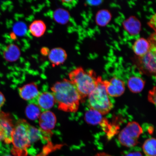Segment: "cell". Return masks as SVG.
I'll list each match as a JSON object with an SVG mask.
<instances>
[{
	"label": "cell",
	"instance_id": "obj_14",
	"mask_svg": "<svg viewBox=\"0 0 156 156\" xmlns=\"http://www.w3.org/2000/svg\"><path fill=\"white\" fill-rule=\"evenodd\" d=\"M124 28L129 34L135 36L139 34L141 28L140 21L134 16H131L123 23Z\"/></svg>",
	"mask_w": 156,
	"mask_h": 156
},
{
	"label": "cell",
	"instance_id": "obj_27",
	"mask_svg": "<svg viewBox=\"0 0 156 156\" xmlns=\"http://www.w3.org/2000/svg\"><path fill=\"white\" fill-rule=\"evenodd\" d=\"M87 2L88 3L91 5H96L100 4L102 1H88Z\"/></svg>",
	"mask_w": 156,
	"mask_h": 156
},
{
	"label": "cell",
	"instance_id": "obj_17",
	"mask_svg": "<svg viewBox=\"0 0 156 156\" xmlns=\"http://www.w3.org/2000/svg\"><path fill=\"white\" fill-rule=\"evenodd\" d=\"M145 83V81L141 78L133 76L128 79L127 85L131 92L138 93L141 92L143 90Z\"/></svg>",
	"mask_w": 156,
	"mask_h": 156
},
{
	"label": "cell",
	"instance_id": "obj_19",
	"mask_svg": "<svg viewBox=\"0 0 156 156\" xmlns=\"http://www.w3.org/2000/svg\"><path fill=\"white\" fill-rule=\"evenodd\" d=\"M112 17V14L110 12L106 9H102L97 13L95 21L99 26L104 27L110 22Z\"/></svg>",
	"mask_w": 156,
	"mask_h": 156
},
{
	"label": "cell",
	"instance_id": "obj_25",
	"mask_svg": "<svg viewBox=\"0 0 156 156\" xmlns=\"http://www.w3.org/2000/svg\"><path fill=\"white\" fill-rule=\"evenodd\" d=\"M125 156H143V155L141 152L136 151L129 153L126 154Z\"/></svg>",
	"mask_w": 156,
	"mask_h": 156
},
{
	"label": "cell",
	"instance_id": "obj_20",
	"mask_svg": "<svg viewBox=\"0 0 156 156\" xmlns=\"http://www.w3.org/2000/svg\"><path fill=\"white\" fill-rule=\"evenodd\" d=\"M144 153L147 156H156V140L151 138L146 140L142 146Z\"/></svg>",
	"mask_w": 156,
	"mask_h": 156
},
{
	"label": "cell",
	"instance_id": "obj_18",
	"mask_svg": "<svg viewBox=\"0 0 156 156\" xmlns=\"http://www.w3.org/2000/svg\"><path fill=\"white\" fill-rule=\"evenodd\" d=\"M103 115L97 111L90 108L85 115V120L87 124L92 125L101 124L104 120Z\"/></svg>",
	"mask_w": 156,
	"mask_h": 156
},
{
	"label": "cell",
	"instance_id": "obj_9",
	"mask_svg": "<svg viewBox=\"0 0 156 156\" xmlns=\"http://www.w3.org/2000/svg\"><path fill=\"white\" fill-rule=\"evenodd\" d=\"M104 83L107 94L111 97L121 96L125 91V83L116 77H113L109 81L104 80Z\"/></svg>",
	"mask_w": 156,
	"mask_h": 156
},
{
	"label": "cell",
	"instance_id": "obj_16",
	"mask_svg": "<svg viewBox=\"0 0 156 156\" xmlns=\"http://www.w3.org/2000/svg\"><path fill=\"white\" fill-rule=\"evenodd\" d=\"M46 30V25L44 21L39 20L33 21L29 26V32L36 38H40L43 36Z\"/></svg>",
	"mask_w": 156,
	"mask_h": 156
},
{
	"label": "cell",
	"instance_id": "obj_4",
	"mask_svg": "<svg viewBox=\"0 0 156 156\" xmlns=\"http://www.w3.org/2000/svg\"><path fill=\"white\" fill-rule=\"evenodd\" d=\"M108 95L104 80L101 77H97L95 88L88 96L90 108L97 111L102 115L108 114L113 107Z\"/></svg>",
	"mask_w": 156,
	"mask_h": 156
},
{
	"label": "cell",
	"instance_id": "obj_13",
	"mask_svg": "<svg viewBox=\"0 0 156 156\" xmlns=\"http://www.w3.org/2000/svg\"><path fill=\"white\" fill-rule=\"evenodd\" d=\"M151 48V45L149 40L143 38H138L133 46L134 53L138 57H141L147 53Z\"/></svg>",
	"mask_w": 156,
	"mask_h": 156
},
{
	"label": "cell",
	"instance_id": "obj_23",
	"mask_svg": "<svg viewBox=\"0 0 156 156\" xmlns=\"http://www.w3.org/2000/svg\"><path fill=\"white\" fill-rule=\"evenodd\" d=\"M148 101L154 105L156 104V88L154 87L153 89L150 90L148 95Z\"/></svg>",
	"mask_w": 156,
	"mask_h": 156
},
{
	"label": "cell",
	"instance_id": "obj_6",
	"mask_svg": "<svg viewBox=\"0 0 156 156\" xmlns=\"http://www.w3.org/2000/svg\"><path fill=\"white\" fill-rule=\"evenodd\" d=\"M39 129L41 138L48 140L52 136V130L55 126L56 118L54 113L50 111L41 113L39 117Z\"/></svg>",
	"mask_w": 156,
	"mask_h": 156
},
{
	"label": "cell",
	"instance_id": "obj_7",
	"mask_svg": "<svg viewBox=\"0 0 156 156\" xmlns=\"http://www.w3.org/2000/svg\"><path fill=\"white\" fill-rule=\"evenodd\" d=\"M137 65L142 73L155 75L156 73V45H152L151 50L145 55L138 57Z\"/></svg>",
	"mask_w": 156,
	"mask_h": 156
},
{
	"label": "cell",
	"instance_id": "obj_12",
	"mask_svg": "<svg viewBox=\"0 0 156 156\" xmlns=\"http://www.w3.org/2000/svg\"><path fill=\"white\" fill-rule=\"evenodd\" d=\"M48 58L53 66H58L63 64L67 60V54L66 51L61 48L52 49L49 52Z\"/></svg>",
	"mask_w": 156,
	"mask_h": 156
},
{
	"label": "cell",
	"instance_id": "obj_15",
	"mask_svg": "<svg viewBox=\"0 0 156 156\" xmlns=\"http://www.w3.org/2000/svg\"><path fill=\"white\" fill-rule=\"evenodd\" d=\"M20 49L16 45L11 44L5 48L3 52L4 58L7 61L13 62L17 61L20 57Z\"/></svg>",
	"mask_w": 156,
	"mask_h": 156
},
{
	"label": "cell",
	"instance_id": "obj_3",
	"mask_svg": "<svg viewBox=\"0 0 156 156\" xmlns=\"http://www.w3.org/2000/svg\"><path fill=\"white\" fill-rule=\"evenodd\" d=\"M68 76L80 96L81 101H84L95 88L97 78L95 73L92 70L85 71L79 67L70 72Z\"/></svg>",
	"mask_w": 156,
	"mask_h": 156
},
{
	"label": "cell",
	"instance_id": "obj_1",
	"mask_svg": "<svg viewBox=\"0 0 156 156\" xmlns=\"http://www.w3.org/2000/svg\"><path fill=\"white\" fill-rule=\"evenodd\" d=\"M51 90L59 110L67 112H77L81 97L69 80L64 79L57 82Z\"/></svg>",
	"mask_w": 156,
	"mask_h": 156
},
{
	"label": "cell",
	"instance_id": "obj_26",
	"mask_svg": "<svg viewBox=\"0 0 156 156\" xmlns=\"http://www.w3.org/2000/svg\"><path fill=\"white\" fill-rule=\"evenodd\" d=\"M5 99L3 94L1 92H0V108H1L5 104Z\"/></svg>",
	"mask_w": 156,
	"mask_h": 156
},
{
	"label": "cell",
	"instance_id": "obj_29",
	"mask_svg": "<svg viewBox=\"0 0 156 156\" xmlns=\"http://www.w3.org/2000/svg\"><path fill=\"white\" fill-rule=\"evenodd\" d=\"M5 156H12L10 155H5Z\"/></svg>",
	"mask_w": 156,
	"mask_h": 156
},
{
	"label": "cell",
	"instance_id": "obj_8",
	"mask_svg": "<svg viewBox=\"0 0 156 156\" xmlns=\"http://www.w3.org/2000/svg\"><path fill=\"white\" fill-rule=\"evenodd\" d=\"M14 126L9 114L0 111V141L10 144Z\"/></svg>",
	"mask_w": 156,
	"mask_h": 156
},
{
	"label": "cell",
	"instance_id": "obj_24",
	"mask_svg": "<svg viewBox=\"0 0 156 156\" xmlns=\"http://www.w3.org/2000/svg\"><path fill=\"white\" fill-rule=\"evenodd\" d=\"M62 3L65 6L71 7L75 4V1H62Z\"/></svg>",
	"mask_w": 156,
	"mask_h": 156
},
{
	"label": "cell",
	"instance_id": "obj_28",
	"mask_svg": "<svg viewBox=\"0 0 156 156\" xmlns=\"http://www.w3.org/2000/svg\"><path fill=\"white\" fill-rule=\"evenodd\" d=\"M94 156H112L105 153H101L97 154Z\"/></svg>",
	"mask_w": 156,
	"mask_h": 156
},
{
	"label": "cell",
	"instance_id": "obj_5",
	"mask_svg": "<svg viewBox=\"0 0 156 156\" xmlns=\"http://www.w3.org/2000/svg\"><path fill=\"white\" fill-rule=\"evenodd\" d=\"M142 133L143 129L138 122H130L120 132L118 139L122 145L132 147L138 144V139Z\"/></svg>",
	"mask_w": 156,
	"mask_h": 156
},
{
	"label": "cell",
	"instance_id": "obj_11",
	"mask_svg": "<svg viewBox=\"0 0 156 156\" xmlns=\"http://www.w3.org/2000/svg\"><path fill=\"white\" fill-rule=\"evenodd\" d=\"M18 92L21 98L30 103L38 97L39 92L37 86L34 83H31L19 87Z\"/></svg>",
	"mask_w": 156,
	"mask_h": 156
},
{
	"label": "cell",
	"instance_id": "obj_22",
	"mask_svg": "<svg viewBox=\"0 0 156 156\" xmlns=\"http://www.w3.org/2000/svg\"><path fill=\"white\" fill-rule=\"evenodd\" d=\"M55 19L58 22L61 23H66L69 20V13L63 9L58 10L55 13Z\"/></svg>",
	"mask_w": 156,
	"mask_h": 156
},
{
	"label": "cell",
	"instance_id": "obj_10",
	"mask_svg": "<svg viewBox=\"0 0 156 156\" xmlns=\"http://www.w3.org/2000/svg\"><path fill=\"white\" fill-rule=\"evenodd\" d=\"M55 103L54 95L52 93L44 92L40 93L36 99L29 103L37 105L41 111L43 112L49 110L53 107Z\"/></svg>",
	"mask_w": 156,
	"mask_h": 156
},
{
	"label": "cell",
	"instance_id": "obj_2",
	"mask_svg": "<svg viewBox=\"0 0 156 156\" xmlns=\"http://www.w3.org/2000/svg\"><path fill=\"white\" fill-rule=\"evenodd\" d=\"M34 127L24 119H19L12 134L11 153L14 156H27L28 150L34 142Z\"/></svg>",
	"mask_w": 156,
	"mask_h": 156
},
{
	"label": "cell",
	"instance_id": "obj_21",
	"mask_svg": "<svg viewBox=\"0 0 156 156\" xmlns=\"http://www.w3.org/2000/svg\"><path fill=\"white\" fill-rule=\"evenodd\" d=\"M41 114V111L36 105L29 103L26 109V116L32 120H35L39 118Z\"/></svg>",
	"mask_w": 156,
	"mask_h": 156
}]
</instances>
